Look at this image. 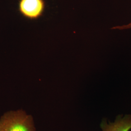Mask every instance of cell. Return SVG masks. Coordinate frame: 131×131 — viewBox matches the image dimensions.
<instances>
[{"label":"cell","mask_w":131,"mask_h":131,"mask_svg":"<svg viewBox=\"0 0 131 131\" xmlns=\"http://www.w3.org/2000/svg\"><path fill=\"white\" fill-rule=\"evenodd\" d=\"M0 131H36L33 117L22 109L5 113L0 117Z\"/></svg>","instance_id":"1"},{"label":"cell","mask_w":131,"mask_h":131,"mask_svg":"<svg viewBox=\"0 0 131 131\" xmlns=\"http://www.w3.org/2000/svg\"><path fill=\"white\" fill-rule=\"evenodd\" d=\"M45 9L44 0H19V10L24 17L37 19L43 15Z\"/></svg>","instance_id":"2"},{"label":"cell","mask_w":131,"mask_h":131,"mask_svg":"<svg viewBox=\"0 0 131 131\" xmlns=\"http://www.w3.org/2000/svg\"><path fill=\"white\" fill-rule=\"evenodd\" d=\"M113 29H118V30H125V29H131V22L127 25H124L122 26H117L113 27Z\"/></svg>","instance_id":"4"},{"label":"cell","mask_w":131,"mask_h":131,"mask_svg":"<svg viewBox=\"0 0 131 131\" xmlns=\"http://www.w3.org/2000/svg\"><path fill=\"white\" fill-rule=\"evenodd\" d=\"M102 131H130L131 129V114L117 116L113 122L103 119L100 125Z\"/></svg>","instance_id":"3"}]
</instances>
